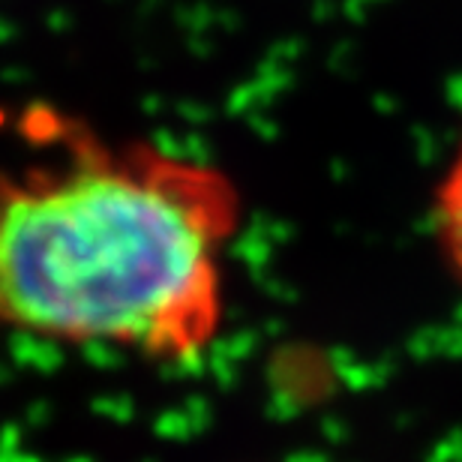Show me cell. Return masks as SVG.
Wrapping results in <instances>:
<instances>
[{"mask_svg": "<svg viewBox=\"0 0 462 462\" xmlns=\"http://www.w3.org/2000/svg\"><path fill=\"white\" fill-rule=\"evenodd\" d=\"M432 235L450 273L462 285V144L436 183L432 196Z\"/></svg>", "mask_w": 462, "mask_h": 462, "instance_id": "cell-2", "label": "cell"}, {"mask_svg": "<svg viewBox=\"0 0 462 462\" xmlns=\"http://www.w3.org/2000/svg\"><path fill=\"white\" fill-rule=\"evenodd\" d=\"M31 156L0 162V330L165 364L205 357L226 321L244 226L228 171L33 106Z\"/></svg>", "mask_w": 462, "mask_h": 462, "instance_id": "cell-1", "label": "cell"}]
</instances>
